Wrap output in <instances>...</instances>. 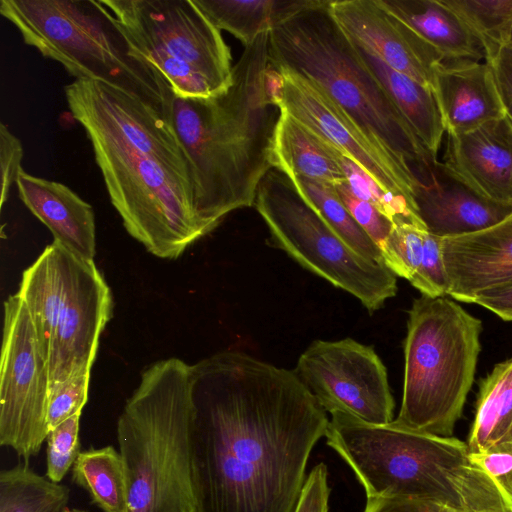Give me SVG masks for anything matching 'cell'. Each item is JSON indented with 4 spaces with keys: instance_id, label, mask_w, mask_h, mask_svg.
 <instances>
[{
    "instance_id": "cell-1",
    "label": "cell",
    "mask_w": 512,
    "mask_h": 512,
    "mask_svg": "<svg viewBox=\"0 0 512 512\" xmlns=\"http://www.w3.org/2000/svg\"><path fill=\"white\" fill-rule=\"evenodd\" d=\"M197 512H294L327 412L294 370L239 351L191 365Z\"/></svg>"
},
{
    "instance_id": "cell-2",
    "label": "cell",
    "mask_w": 512,
    "mask_h": 512,
    "mask_svg": "<svg viewBox=\"0 0 512 512\" xmlns=\"http://www.w3.org/2000/svg\"><path fill=\"white\" fill-rule=\"evenodd\" d=\"M268 34L245 47L225 91L207 98L173 95L169 104L167 118L190 168L195 211L211 230L230 212L254 205L272 168L281 111L264 89Z\"/></svg>"
},
{
    "instance_id": "cell-3",
    "label": "cell",
    "mask_w": 512,
    "mask_h": 512,
    "mask_svg": "<svg viewBox=\"0 0 512 512\" xmlns=\"http://www.w3.org/2000/svg\"><path fill=\"white\" fill-rule=\"evenodd\" d=\"M191 365H149L117 420L128 512H197L193 483Z\"/></svg>"
},
{
    "instance_id": "cell-4",
    "label": "cell",
    "mask_w": 512,
    "mask_h": 512,
    "mask_svg": "<svg viewBox=\"0 0 512 512\" xmlns=\"http://www.w3.org/2000/svg\"><path fill=\"white\" fill-rule=\"evenodd\" d=\"M345 462L367 498L424 500L453 512H512L500 486L472 458L467 443L398 425L359 424Z\"/></svg>"
},
{
    "instance_id": "cell-5",
    "label": "cell",
    "mask_w": 512,
    "mask_h": 512,
    "mask_svg": "<svg viewBox=\"0 0 512 512\" xmlns=\"http://www.w3.org/2000/svg\"><path fill=\"white\" fill-rule=\"evenodd\" d=\"M329 2L306 10L268 34L270 65L298 74L326 93L369 137L411 172L437 160L422 144L364 64L329 11Z\"/></svg>"
},
{
    "instance_id": "cell-6",
    "label": "cell",
    "mask_w": 512,
    "mask_h": 512,
    "mask_svg": "<svg viewBox=\"0 0 512 512\" xmlns=\"http://www.w3.org/2000/svg\"><path fill=\"white\" fill-rule=\"evenodd\" d=\"M64 91L91 142L110 201L134 239L156 257L176 259L212 231L195 211L189 184L126 141L74 81Z\"/></svg>"
},
{
    "instance_id": "cell-7",
    "label": "cell",
    "mask_w": 512,
    "mask_h": 512,
    "mask_svg": "<svg viewBox=\"0 0 512 512\" xmlns=\"http://www.w3.org/2000/svg\"><path fill=\"white\" fill-rule=\"evenodd\" d=\"M0 13L27 45L76 79L115 86L167 118L174 95L168 82L131 46L100 0H1Z\"/></svg>"
},
{
    "instance_id": "cell-8",
    "label": "cell",
    "mask_w": 512,
    "mask_h": 512,
    "mask_svg": "<svg viewBox=\"0 0 512 512\" xmlns=\"http://www.w3.org/2000/svg\"><path fill=\"white\" fill-rule=\"evenodd\" d=\"M408 316L402 402L394 422L450 437L473 385L482 322L454 300L422 294Z\"/></svg>"
},
{
    "instance_id": "cell-9",
    "label": "cell",
    "mask_w": 512,
    "mask_h": 512,
    "mask_svg": "<svg viewBox=\"0 0 512 512\" xmlns=\"http://www.w3.org/2000/svg\"><path fill=\"white\" fill-rule=\"evenodd\" d=\"M17 293L47 361L50 392L91 371L113 308L110 288L94 261L53 241L23 272Z\"/></svg>"
},
{
    "instance_id": "cell-10",
    "label": "cell",
    "mask_w": 512,
    "mask_h": 512,
    "mask_svg": "<svg viewBox=\"0 0 512 512\" xmlns=\"http://www.w3.org/2000/svg\"><path fill=\"white\" fill-rule=\"evenodd\" d=\"M100 1L175 96L207 98L230 86V48L194 0Z\"/></svg>"
},
{
    "instance_id": "cell-11",
    "label": "cell",
    "mask_w": 512,
    "mask_h": 512,
    "mask_svg": "<svg viewBox=\"0 0 512 512\" xmlns=\"http://www.w3.org/2000/svg\"><path fill=\"white\" fill-rule=\"evenodd\" d=\"M254 205L279 248L352 294L370 312L396 295V275L352 249L286 174L271 168L259 184Z\"/></svg>"
},
{
    "instance_id": "cell-12",
    "label": "cell",
    "mask_w": 512,
    "mask_h": 512,
    "mask_svg": "<svg viewBox=\"0 0 512 512\" xmlns=\"http://www.w3.org/2000/svg\"><path fill=\"white\" fill-rule=\"evenodd\" d=\"M0 444L28 461L49 433L50 376L32 319L18 293L3 305Z\"/></svg>"
},
{
    "instance_id": "cell-13",
    "label": "cell",
    "mask_w": 512,
    "mask_h": 512,
    "mask_svg": "<svg viewBox=\"0 0 512 512\" xmlns=\"http://www.w3.org/2000/svg\"><path fill=\"white\" fill-rule=\"evenodd\" d=\"M295 374L326 412L369 424H388L394 399L375 350L351 338L315 340L300 355Z\"/></svg>"
},
{
    "instance_id": "cell-14",
    "label": "cell",
    "mask_w": 512,
    "mask_h": 512,
    "mask_svg": "<svg viewBox=\"0 0 512 512\" xmlns=\"http://www.w3.org/2000/svg\"><path fill=\"white\" fill-rule=\"evenodd\" d=\"M277 71L284 79L280 109L354 161L383 190L406 198L415 208L413 188L416 180L407 166L386 148L367 137L353 120L310 80L290 71Z\"/></svg>"
},
{
    "instance_id": "cell-15",
    "label": "cell",
    "mask_w": 512,
    "mask_h": 512,
    "mask_svg": "<svg viewBox=\"0 0 512 512\" xmlns=\"http://www.w3.org/2000/svg\"><path fill=\"white\" fill-rule=\"evenodd\" d=\"M329 11L350 39L392 69L434 88L443 57L377 0H331Z\"/></svg>"
},
{
    "instance_id": "cell-16",
    "label": "cell",
    "mask_w": 512,
    "mask_h": 512,
    "mask_svg": "<svg viewBox=\"0 0 512 512\" xmlns=\"http://www.w3.org/2000/svg\"><path fill=\"white\" fill-rule=\"evenodd\" d=\"M413 176L417 215L441 239L484 230L512 215V203L487 197L445 162L435 160Z\"/></svg>"
},
{
    "instance_id": "cell-17",
    "label": "cell",
    "mask_w": 512,
    "mask_h": 512,
    "mask_svg": "<svg viewBox=\"0 0 512 512\" xmlns=\"http://www.w3.org/2000/svg\"><path fill=\"white\" fill-rule=\"evenodd\" d=\"M447 295L472 303L480 293L512 283V215L484 230L443 238Z\"/></svg>"
},
{
    "instance_id": "cell-18",
    "label": "cell",
    "mask_w": 512,
    "mask_h": 512,
    "mask_svg": "<svg viewBox=\"0 0 512 512\" xmlns=\"http://www.w3.org/2000/svg\"><path fill=\"white\" fill-rule=\"evenodd\" d=\"M445 163L487 197L512 203V120L505 114L448 136Z\"/></svg>"
},
{
    "instance_id": "cell-19",
    "label": "cell",
    "mask_w": 512,
    "mask_h": 512,
    "mask_svg": "<svg viewBox=\"0 0 512 512\" xmlns=\"http://www.w3.org/2000/svg\"><path fill=\"white\" fill-rule=\"evenodd\" d=\"M433 90L448 136L470 132L506 114L487 62L442 63Z\"/></svg>"
},
{
    "instance_id": "cell-20",
    "label": "cell",
    "mask_w": 512,
    "mask_h": 512,
    "mask_svg": "<svg viewBox=\"0 0 512 512\" xmlns=\"http://www.w3.org/2000/svg\"><path fill=\"white\" fill-rule=\"evenodd\" d=\"M16 184L21 201L51 231L54 241L80 258L94 261L96 226L89 203L66 185L24 170Z\"/></svg>"
},
{
    "instance_id": "cell-21",
    "label": "cell",
    "mask_w": 512,
    "mask_h": 512,
    "mask_svg": "<svg viewBox=\"0 0 512 512\" xmlns=\"http://www.w3.org/2000/svg\"><path fill=\"white\" fill-rule=\"evenodd\" d=\"M444 59V63L486 62L479 38L443 0H377Z\"/></svg>"
},
{
    "instance_id": "cell-22",
    "label": "cell",
    "mask_w": 512,
    "mask_h": 512,
    "mask_svg": "<svg viewBox=\"0 0 512 512\" xmlns=\"http://www.w3.org/2000/svg\"><path fill=\"white\" fill-rule=\"evenodd\" d=\"M352 42L422 144L437 157L445 128L434 90L392 69L370 50Z\"/></svg>"
},
{
    "instance_id": "cell-23",
    "label": "cell",
    "mask_w": 512,
    "mask_h": 512,
    "mask_svg": "<svg viewBox=\"0 0 512 512\" xmlns=\"http://www.w3.org/2000/svg\"><path fill=\"white\" fill-rule=\"evenodd\" d=\"M272 147V168L290 178H304L331 186L346 182L323 141L280 109Z\"/></svg>"
},
{
    "instance_id": "cell-24",
    "label": "cell",
    "mask_w": 512,
    "mask_h": 512,
    "mask_svg": "<svg viewBox=\"0 0 512 512\" xmlns=\"http://www.w3.org/2000/svg\"><path fill=\"white\" fill-rule=\"evenodd\" d=\"M209 20L246 47L297 14L329 0H194Z\"/></svg>"
},
{
    "instance_id": "cell-25",
    "label": "cell",
    "mask_w": 512,
    "mask_h": 512,
    "mask_svg": "<svg viewBox=\"0 0 512 512\" xmlns=\"http://www.w3.org/2000/svg\"><path fill=\"white\" fill-rule=\"evenodd\" d=\"M512 442V358L500 362L479 382L475 418L468 436L470 453Z\"/></svg>"
},
{
    "instance_id": "cell-26",
    "label": "cell",
    "mask_w": 512,
    "mask_h": 512,
    "mask_svg": "<svg viewBox=\"0 0 512 512\" xmlns=\"http://www.w3.org/2000/svg\"><path fill=\"white\" fill-rule=\"evenodd\" d=\"M72 481L86 490L103 512H128L127 476L115 447L81 451L72 467Z\"/></svg>"
},
{
    "instance_id": "cell-27",
    "label": "cell",
    "mask_w": 512,
    "mask_h": 512,
    "mask_svg": "<svg viewBox=\"0 0 512 512\" xmlns=\"http://www.w3.org/2000/svg\"><path fill=\"white\" fill-rule=\"evenodd\" d=\"M70 489L20 463L0 472V512H61Z\"/></svg>"
},
{
    "instance_id": "cell-28",
    "label": "cell",
    "mask_w": 512,
    "mask_h": 512,
    "mask_svg": "<svg viewBox=\"0 0 512 512\" xmlns=\"http://www.w3.org/2000/svg\"><path fill=\"white\" fill-rule=\"evenodd\" d=\"M291 179L299 192L352 249L363 257L384 265L380 248L352 217L334 186L304 178Z\"/></svg>"
},
{
    "instance_id": "cell-29",
    "label": "cell",
    "mask_w": 512,
    "mask_h": 512,
    "mask_svg": "<svg viewBox=\"0 0 512 512\" xmlns=\"http://www.w3.org/2000/svg\"><path fill=\"white\" fill-rule=\"evenodd\" d=\"M482 42L487 63L507 46L512 32V0H443Z\"/></svg>"
},
{
    "instance_id": "cell-30",
    "label": "cell",
    "mask_w": 512,
    "mask_h": 512,
    "mask_svg": "<svg viewBox=\"0 0 512 512\" xmlns=\"http://www.w3.org/2000/svg\"><path fill=\"white\" fill-rule=\"evenodd\" d=\"M322 141L342 170L348 188L356 197L373 204L388 217L393 224L413 223L424 225L418 217L414 206L406 198L383 190L375 180L354 161L342 154L328 142Z\"/></svg>"
},
{
    "instance_id": "cell-31",
    "label": "cell",
    "mask_w": 512,
    "mask_h": 512,
    "mask_svg": "<svg viewBox=\"0 0 512 512\" xmlns=\"http://www.w3.org/2000/svg\"><path fill=\"white\" fill-rule=\"evenodd\" d=\"M427 233L424 225L394 224L381 248L384 265L396 276L407 279L417 289L420 285Z\"/></svg>"
},
{
    "instance_id": "cell-32",
    "label": "cell",
    "mask_w": 512,
    "mask_h": 512,
    "mask_svg": "<svg viewBox=\"0 0 512 512\" xmlns=\"http://www.w3.org/2000/svg\"><path fill=\"white\" fill-rule=\"evenodd\" d=\"M81 413L68 418L51 429L47 435L45 476L55 483L63 480L81 452L79 440Z\"/></svg>"
},
{
    "instance_id": "cell-33",
    "label": "cell",
    "mask_w": 512,
    "mask_h": 512,
    "mask_svg": "<svg viewBox=\"0 0 512 512\" xmlns=\"http://www.w3.org/2000/svg\"><path fill=\"white\" fill-rule=\"evenodd\" d=\"M89 383L90 371L81 372L50 392L47 408L49 431L82 412L88 400Z\"/></svg>"
},
{
    "instance_id": "cell-34",
    "label": "cell",
    "mask_w": 512,
    "mask_h": 512,
    "mask_svg": "<svg viewBox=\"0 0 512 512\" xmlns=\"http://www.w3.org/2000/svg\"><path fill=\"white\" fill-rule=\"evenodd\" d=\"M334 187L352 217L381 250L392 231L393 222L373 204L356 197L346 182Z\"/></svg>"
},
{
    "instance_id": "cell-35",
    "label": "cell",
    "mask_w": 512,
    "mask_h": 512,
    "mask_svg": "<svg viewBox=\"0 0 512 512\" xmlns=\"http://www.w3.org/2000/svg\"><path fill=\"white\" fill-rule=\"evenodd\" d=\"M471 456L512 503V442L493 446L480 453H471Z\"/></svg>"
},
{
    "instance_id": "cell-36",
    "label": "cell",
    "mask_w": 512,
    "mask_h": 512,
    "mask_svg": "<svg viewBox=\"0 0 512 512\" xmlns=\"http://www.w3.org/2000/svg\"><path fill=\"white\" fill-rule=\"evenodd\" d=\"M23 147L20 140L4 124H0L1 208L8 199L10 188L21 171Z\"/></svg>"
},
{
    "instance_id": "cell-37",
    "label": "cell",
    "mask_w": 512,
    "mask_h": 512,
    "mask_svg": "<svg viewBox=\"0 0 512 512\" xmlns=\"http://www.w3.org/2000/svg\"><path fill=\"white\" fill-rule=\"evenodd\" d=\"M329 496L327 467L320 463L308 474L294 512H328Z\"/></svg>"
},
{
    "instance_id": "cell-38",
    "label": "cell",
    "mask_w": 512,
    "mask_h": 512,
    "mask_svg": "<svg viewBox=\"0 0 512 512\" xmlns=\"http://www.w3.org/2000/svg\"><path fill=\"white\" fill-rule=\"evenodd\" d=\"M363 512H453L435 503L398 497L367 498Z\"/></svg>"
},
{
    "instance_id": "cell-39",
    "label": "cell",
    "mask_w": 512,
    "mask_h": 512,
    "mask_svg": "<svg viewBox=\"0 0 512 512\" xmlns=\"http://www.w3.org/2000/svg\"><path fill=\"white\" fill-rule=\"evenodd\" d=\"M506 115L512 120V47H503L489 62Z\"/></svg>"
},
{
    "instance_id": "cell-40",
    "label": "cell",
    "mask_w": 512,
    "mask_h": 512,
    "mask_svg": "<svg viewBox=\"0 0 512 512\" xmlns=\"http://www.w3.org/2000/svg\"><path fill=\"white\" fill-rule=\"evenodd\" d=\"M472 303L492 311L505 321H512V283L486 290Z\"/></svg>"
},
{
    "instance_id": "cell-41",
    "label": "cell",
    "mask_w": 512,
    "mask_h": 512,
    "mask_svg": "<svg viewBox=\"0 0 512 512\" xmlns=\"http://www.w3.org/2000/svg\"><path fill=\"white\" fill-rule=\"evenodd\" d=\"M61 512H88V511L85 509L74 508V507L72 508V507L66 506Z\"/></svg>"
},
{
    "instance_id": "cell-42",
    "label": "cell",
    "mask_w": 512,
    "mask_h": 512,
    "mask_svg": "<svg viewBox=\"0 0 512 512\" xmlns=\"http://www.w3.org/2000/svg\"><path fill=\"white\" fill-rule=\"evenodd\" d=\"M508 45H509L510 47H512V32H511V36H510V40H509Z\"/></svg>"
}]
</instances>
